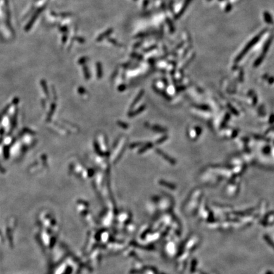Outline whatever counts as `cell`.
I'll list each match as a JSON object with an SVG mask.
<instances>
[{
    "label": "cell",
    "instance_id": "obj_1",
    "mask_svg": "<svg viewBox=\"0 0 274 274\" xmlns=\"http://www.w3.org/2000/svg\"><path fill=\"white\" fill-rule=\"evenodd\" d=\"M113 29H110L107 30V31H105V33H103L102 34H100V36H99L98 38H97V41H101L102 39H104L106 37V36H107L108 35H109V34H110V33H113Z\"/></svg>",
    "mask_w": 274,
    "mask_h": 274
},
{
    "label": "cell",
    "instance_id": "obj_2",
    "mask_svg": "<svg viewBox=\"0 0 274 274\" xmlns=\"http://www.w3.org/2000/svg\"><path fill=\"white\" fill-rule=\"evenodd\" d=\"M134 1H137V0H134Z\"/></svg>",
    "mask_w": 274,
    "mask_h": 274
}]
</instances>
